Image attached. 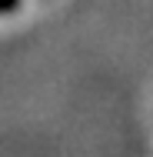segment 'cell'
Instances as JSON below:
<instances>
[{
    "label": "cell",
    "mask_w": 153,
    "mask_h": 157,
    "mask_svg": "<svg viewBox=\"0 0 153 157\" xmlns=\"http://www.w3.org/2000/svg\"><path fill=\"white\" fill-rule=\"evenodd\" d=\"M17 7H20V0H0V13H10Z\"/></svg>",
    "instance_id": "cell-1"
}]
</instances>
